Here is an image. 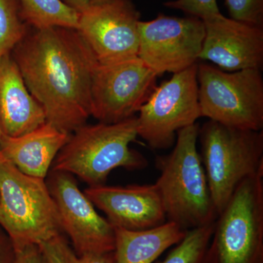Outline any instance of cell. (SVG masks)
<instances>
[{
    "mask_svg": "<svg viewBox=\"0 0 263 263\" xmlns=\"http://www.w3.org/2000/svg\"><path fill=\"white\" fill-rule=\"evenodd\" d=\"M3 133H2L1 129H0V140H1L2 136H3Z\"/></svg>",
    "mask_w": 263,
    "mask_h": 263,
    "instance_id": "29",
    "label": "cell"
},
{
    "mask_svg": "<svg viewBox=\"0 0 263 263\" xmlns=\"http://www.w3.org/2000/svg\"><path fill=\"white\" fill-rule=\"evenodd\" d=\"M29 29L22 18L19 0H0V59L11 53Z\"/></svg>",
    "mask_w": 263,
    "mask_h": 263,
    "instance_id": "20",
    "label": "cell"
},
{
    "mask_svg": "<svg viewBox=\"0 0 263 263\" xmlns=\"http://www.w3.org/2000/svg\"><path fill=\"white\" fill-rule=\"evenodd\" d=\"M46 182L58 209L63 233L68 235L78 257L113 252L115 230L95 210L72 174L51 170Z\"/></svg>",
    "mask_w": 263,
    "mask_h": 263,
    "instance_id": "11",
    "label": "cell"
},
{
    "mask_svg": "<svg viewBox=\"0 0 263 263\" xmlns=\"http://www.w3.org/2000/svg\"><path fill=\"white\" fill-rule=\"evenodd\" d=\"M197 82L201 117L227 127L262 130V71L228 72L211 64H197Z\"/></svg>",
    "mask_w": 263,
    "mask_h": 263,
    "instance_id": "7",
    "label": "cell"
},
{
    "mask_svg": "<svg viewBox=\"0 0 263 263\" xmlns=\"http://www.w3.org/2000/svg\"><path fill=\"white\" fill-rule=\"evenodd\" d=\"M141 13L131 0L90 4L79 13L77 30L100 65L138 57Z\"/></svg>",
    "mask_w": 263,
    "mask_h": 263,
    "instance_id": "12",
    "label": "cell"
},
{
    "mask_svg": "<svg viewBox=\"0 0 263 263\" xmlns=\"http://www.w3.org/2000/svg\"><path fill=\"white\" fill-rule=\"evenodd\" d=\"M39 246L47 263H76L77 255L63 234L57 235Z\"/></svg>",
    "mask_w": 263,
    "mask_h": 263,
    "instance_id": "23",
    "label": "cell"
},
{
    "mask_svg": "<svg viewBox=\"0 0 263 263\" xmlns=\"http://www.w3.org/2000/svg\"><path fill=\"white\" fill-rule=\"evenodd\" d=\"M46 122L41 104L29 92L18 66L10 54L0 59V129L18 137Z\"/></svg>",
    "mask_w": 263,
    "mask_h": 263,
    "instance_id": "15",
    "label": "cell"
},
{
    "mask_svg": "<svg viewBox=\"0 0 263 263\" xmlns=\"http://www.w3.org/2000/svg\"><path fill=\"white\" fill-rule=\"evenodd\" d=\"M113 0H89L90 4L97 5L103 4V3H108Z\"/></svg>",
    "mask_w": 263,
    "mask_h": 263,
    "instance_id": "28",
    "label": "cell"
},
{
    "mask_svg": "<svg viewBox=\"0 0 263 263\" xmlns=\"http://www.w3.org/2000/svg\"><path fill=\"white\" fill-rule=\"evenodd\" d=\"M138 113V136L152 149L171 148L178 132L196 124L201 117L197 63L156 86Z\"/></svg>",
    "mask_w": 263,
    "mask_h": 263,
    "instance_id": "8",
    "label": "cell"
},
{
    "mask_svg": "<svg viewBox=\"0 0 263 263\" xmlns=\"http://www.w3.org/2000/svg\"><path fill=\"white\" fill-rule=\"evenodd\" d=\"M200 158L219 214L243 180L263 174V132L209 120L199 129Z\"/></svg>",
    "mask_w": 263,
    "mask_h": 263,
    "instance_id": "5",
    "label": "cell"
},
{
    "mask_svg": "<svg viewBox=\"0 0 263 263\" xmlns=\"http://www.w3.org/2000/svg\"><path fill=\"white\" fill-rule=\"evenodd\" d=\"M205 37L199 60L228 72L263 67V28L219 13L202 21Z\"/></svg>",
    "mask_w": 263,
    "mask_h": 263,
    "instance_id": "13",
    "label": "cell"
},
{
    "mask_svg": "<svg viewBox=\"0 0 263 263\" xmlns=\"http://www.w3.org/2000/svg\"><path fill=\"white\" fill-rule=\"evenodd\" d=\"M15 257L14 245L0 226V263H14Z\"/></svg>",
    "mask_w": 263,
    "mask_h": 263,
    "instance_id": "25",
    "label": "cell"
},
{
    "mask_svg": "<svg viewBox=\"0 0 263 263\" xmlns=\"http://www.w3.org/2000/svg\"><path fill=\"white\" fill-rule=\"evenodd\" d=\"M207 263H263V174L243 180L218 214Z\"/></svg>",
    "mask_w": 263,
    "mask_h": 263,
    "instance_id": "6",
    "label": "cell"
},
{
    "mask_svg": "<svg viewBox=\"0 0 263 263\" xmlns=\"http://www.w3.org/2000/svg\"><path fill=\"white\" fill-rule=\"evenodd\" d=\"M70 136L46 122L23 136L10 137L3 134L0 155L23 174L45 179Z\"/></svg>",
    "mask_w": 263,
    "mask_h": 263,
    "instance_id": "16",
    "label": "cell"
},
{
    "mask_svg": "<svg viewBox=\"0 0 263 263\" xmlns=\"http://www.w3.org/2000/svg\"><path fill=\"white\" fill-rule=\"evenodd\" d=\"M62 1L79 13L84 11L90 5L89 0H62Z\"/></svg>",
    "mask_w": 263,
    "mask_h": 263,
    "instance_id": "27",
    "label": "cell"
},
{
    "mask_svg": "<svg viewBox=\"0 0 263 263\" xmlns=\"http://www.w3.org/2000/svg\"><path fill=\"white\" fill-rule=\"evenodd\" d=\"M137 117L116 123L86 124L78 128L57 155L51 170L77 176L89 186L105 185L118 167L144 169L148 161L129 145L138 136Z\"/></svg>",
    "mask_w": 263,
    "mask_h": 263,
    "instance_id": "3",
    "label": "cell"
},
{
    "mask_svg": "<svg viewBox=\"0 0 263 263\" xmlns=\"http://www.w3.org/2000/svg\"><path fill=\"white\" fill-rule=\"evenodd\" d=\"M230 18L263 28V0H224Z\"/></svg>",
    "mask_w": 263,
    "mask_h": 263,
    "instance_id": "21",
    "label": "cell"
},
{
    "mask_svg": "<svg viewBox=\"0 0 263 263\" xmlns=\"http://www.w3.org/2000/svg\"><path fill=\"white\" fill-rule=\"evenodd\" d=\"M0 226L15 249L63 234L45 179L27 176L0 155Z\"/></svg>",
    "mask_w": 263,
    "mask_h": 263,
    "instance_id": "4",
    "label": "cell"
},
{
    "mask_svg": "<svg viewBox=\"0 0 263 263\" xmlns=\"http://www.w3.org/2000/svg\"><path fill=\"white\" fill-rule=\"evenodd\" d=\"M84 194L114 228L143 230L167 221L155 184L89 186Z\"/></svg>",
    "mask_w": 263,
    "mask_h": 263,
    "instance_id": "14",
    "label": "cell"
},
{
    "mask_svg": "<svg viewBox=\"0 0 263 263\" xmlns=\"http://www.w3.org/2000/svg\"><path fill=\"white\" fill-rule=\"evenodd\" d=\"M22 16L34 29L51 27L77 29L79 13L62 0H19Z\"/></svg>",
    "mask_w": 263,
    "mask_h": 263,
    "instance_id": "18",
    "label": "cell"
},
{
    "mask_svg": "<svg viewBox=\"0 0 263 263\" xmlns=\"http://www.w3.org/2000/svg\"><path fill=\"white\" fill-rule=\"evenodd\" d=\"M138 57L157 76L175 74L197 64L205 37V26L196 17L169 16L138 23Z\"/></svg>",
    "mask_w": 263,
    "mask_h": 263,
    "instance_id": "10",
    "label": "cell"
},
{
    "mask_svg": "<svg viewBox=\"0 0 263 263\" xmlns=\"http://www.w3.org/2000/svg\"><path fill=\"white\" fill-rule=\"evenodd\" d=\"M214 222L187 230L184 238L175 245L167 257L157 263H207Z\"/></svg>",
    "mask_w": 263,
    "mask_h": 263,
    "instance_id": "19",
    "label": "cell"
},
{
    "mask_svg": "<svg viewBox=\"0 0 263 263\" xmlns=\"http://www.w3.org/2000/svg\"><path fill=\"white\" fill-rule=\"evenodd\" d=\"M199 129L196 123L178 132L171 153L157 158L160 175L155 185L167 221L186 230L212 224L218 216L197 149Z\"/></svg>",
    "mask_w": 263,
    "mask_h": 263,
    "instance_id": "2",
    "label": "cell"
},
{
    "mask_svg": "<svg viewBox=\"0 0 263 263\" xmlns=\"http://www.w3.org/2000/svg\"><path fill=\"white\" fill-rule=\"evenodd\" d=\"M157 74L138 57L95 69L91 116L105 124L136 117L157 86Z\"/></svg>",
    "mask_w": 263,
    "mask_h": 263,
    "instance_id": "9",
    "label": "cell"
},
{
    "mask_svg": "<svg viewBox=\"0 0 263 263\" xmlns=\"http://www.w3.org/2000/svg\"><path fill=\"white\" fill-rule=\"evenodd\" d=\"M114 230L117 263H153L167 249L179 243L187 232L169 221L151 229Z\"/></svg>",
    "mask_w": 263,
    "mask_h": 263,
    "instance_id": "17",
    "label": "cell"
},
{
    "mask_svg": "<svg viewBox=\"0 0 263 263\" xmlns=\"http://www.w3.org/2000/svg\"><path fill=\"white\" fill-rule=\"evenodd\" d=\"M76 263H117L114 252L86 254L76 258Z\"/></svg>",
    "mask_w": 263,
    "mask_h": 263,
    "instance_id": "26",
    "label": "cell"
},
{
    "mask_svg": "<svg viewBox=\"0 0 263 263\" xmlns=\"http://www.w3.org/2000/svg\"><path fill=\"white\" fill-rule=\"evenodd\" d=\"M164 5L202 21L221 13L216 0H174L164 3Z\"/></svg>",
    "mask_w": 263,
    "mask_h": 263,
    "instance_id": "22",
    "label": "cell"
},
{
    "mask_svg": "<svg viewBox=\"0 0 263 263\" xmlns=\"http://www.w3.org/2000/svg\"><path fill=\"white\" fill-rule=\"evenodd\" d=\"M46 122L72 134L91 117V89L98 62L77 29L30 27L11 52Z\"/></svg>",
    "mask_w": 263,
    "mask_h": 263,
    "instance_id": "1",
    "label": "cell"
},
{
    "mask_svg": "<svg viewBox=\"0 0 263 263\" xmlns=\"http://www.w3.org/2000/svg\"><path fill=\"white\" fill-rule=\"evenodd\" d=\"M14 263H47V262L41 247L37 245H30L15 250Z\"/></svg>",
    "mask_w": 263,
    "mask_h": 263,
    "instance_id": "24",
    "label": "cell"
}]
</instances>
